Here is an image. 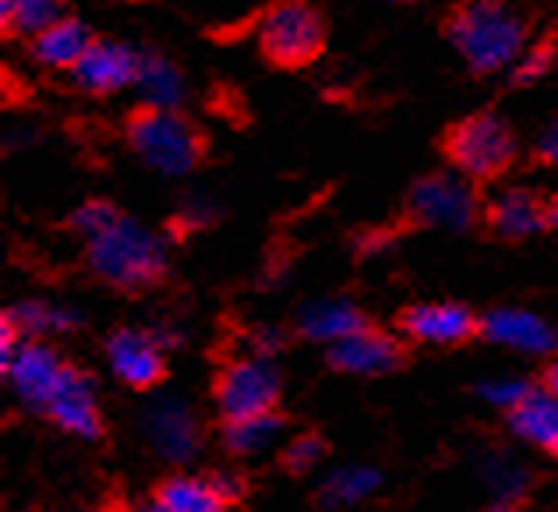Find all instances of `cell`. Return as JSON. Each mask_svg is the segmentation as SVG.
<instances>
[{"label":"cell","mask_w":558,"mask_h":512,"mask_svg":"<svg viewBox=\"0 0 558 512\" xmlns=\"http://www.w3.org/2000/svg\"><path fill=\"white\" fill-rule=\"evenodd\" d=\"M124 138L145 167L167 173V178H181V173L202 167L209 156V135L178 107L138 102L124 117Z\"/></svg>","instance_id":"obj_2"},{"label":"cell","mask_w":558,"mask_h":512,"mask_svg":"<svg viewBox=\"0 0 558 512\" xmlns=\"http://www.w3.org/2000/svg\"><path fill=\"white\" fill-rule=\"evenodd\" d=\"M481 216L498 241H523L548 227V198L531 187H509L484 205Z\"/></svg>","instance_id":"obj_16"},{"label":"cell","mask_w":558,"mask_h":512,"mask_svg":"<svg viewBox=\"0 0 558 512\" xmlns=\"http://www.w3.org/2000/svg\"><path fill=\"white\" fill-rule=\"evenodd\" d=\"M43 417H50L61 431L85 438V442L102 438V414H99V403H96L93 378L71 364L61 389L53 392V400L47 403V410H43Z\"/></svg>","instance_id":"obj_12"},{"label":"cell","mask_w":558,"mask_h":512,"mask_svg":"<svg viewBox=\"0 0 558 512\" xmlns=\"http://www.w3.org/2000/svg\"><path fill=\"white\" fill-rule=\"evenodd\" d=\"M368 329V318L361 315L357 304L329 297V301H307L298 315V332L312 343H340L347 336Z\"/></svg>","instance_id":"obj_17"},{"label":"cell","mask_w":558,"mask_h":512,"mask_svg":"<svg viewBox=\"0 0 558 512\" xmlns=\"http://www.w3.org/2000/svg\"><path fill=\"white\" fill-rule=\"evenodd\" d=\"M131 512H167L163 505H159L156 499L153 502H142V505H135V509H131Z\"/></svg>","instance_id":"obj_38"},{"label":"cell","mask_w":558,"mask_h":512,"mask_svg":"<svg viewBox=\"0 0 558 512\" xmlns=\"http://www.w3.org/2000/svg\"><path fill=\"white\" fill-rule=\"evenodd\" d=\"M400 329L414 343L457 346L481 332V318L466 304H414L403 307Z\"/></svg>","instance_id":"obj_13"},{"label":"cell","mask_w":558,"mask_h":512,"mask_svg":"<svg viewBox=\"0 0 558 512\" xmlns=\"http://www.w3.org/2000/svg\"><path fill=\"white\" fill-rule=\"evenodd\" d=\"M329 42V22L315 0H272L258 25V50L279 71L312 68Z\"/></svg>","instance_id":"obj_4"},{"label":"cell","mask_w":558,"mask_h":512,"mask_svg":"<svg viewBox=\"0 0 558 512\" xmlns=\"http://www.w3.org/2000/svg\"><path fill=\"white\" fill-rule=\"evenodd\" d=\"M378 488H381V474L375 466H340L318 488V502L322 509H350L368 499V495H375Z\"/></svg>","instance_id":"obj_24"},{"label":"cell","mask_w":558,"mask_h":512,"mask_svg":"<svg viewBox=\"0 0 558 512\" xmlns=\"http://www.w3.org/2000/svg\"><path fill=\"white\" fill-rule=\"evenodd\" d=\"M541 163H548V167H558V121H551L545 131H541V138H537V153H534Z\"/></svg>","instance_id":"obj_34"},{"label":"cell","mask_w":558,"mask_h":512,"mask_svg":"<svg viewBox=\"0 0 558 512\" xmlns=\"http://www.w3.org/2000/svg\"><path fill=\"white\" fill-rule=\"evenodd\" d=\"M548 227H558V187L548 195Z\"/></svg>","instance_id":"obj_36"},{"label":"cell","mask_w":558,"mask_h":512,"mask_svg":"<svg viewBox=\"0 0 558 512\" xmlns=\"http://www.w3.org/2000/svg\"><path fill=\"white\" fill-rule=\"evenodd\" d=\"M477 477L498 502H520L531 488V471L509 449H484L477 456Z\"/></svg>","instance_id":"obj_21"},{"label":"cell","mask_w":558,"mask_h":512,"mask_svg":"<svg viewBox=\"0 0 558 512\" xmlns=\"http://www.w3.org/2000/svg\"><path fill=\"white\" fill-rule=\"evenodd\" d=\"M124 212L117 209V205H110V202H102V198H93V202H82L75 212L68 216V230H75V233H82L85 241H93L96 233H102L110 223H117Z\"/></svg>","instance_id":"obj_28"},{"label":"cell","mask_w":558,"mask_h":512,"mask_svg":"<svg viewBox=\"0 0 558 512\" xmlns=\"http://www.w3.org/2000/svg\"><path fill=\"white\" fill-rule=\"evenodd\" d=\"M389 4H417V0H389Z\"/></svg>","instance_id":"obj_39"},{"label":"cell","mask_w":558,"mask_h":512,"mask_svg":"<svg viewBox=\"0 0 558 512\" xmlns=\"http://www.w3.org/2000/svg\"><path fill=\"white\" fill-rule=\"evenodd\" d=\"M481 336L488 343L520 350V354L548 357L558 350V329L548 326L545 318L534 312H520V307H498L481 318Z\"/></svg>","instance_id":"obj_15"},{"label":"cell","mask_w":558,"mask_h":512,"mask_svg":"<svg viewBox=\"0 0 558 512\" xmlns=\"http://www.w3.org/2000/svg\"><path fill=\"white\" fill-rule=\"evenodd\" d=\"M555 61H558V28H551L534 47H526L520 53V61L512 64L509 89H531V85H537L555 68Z\"/></svg>","instance_id":"obj_27"},{"label":"cell","mask_w":558,"mask_h":512,"mask_svg":"<svg viewBox=\"0 0 558 512\" xmlns=\"http://www.w3.org/2000/svg\"><path fill=\"white\" fill-rule=\"evenodd\" d=\"M96 36L89 33V25L78 19H61L50 25L47 33H39L36 39H28V57L43 68L53 71H71L78 64V57L89 50V42Z\"/></svg>","instance_id":"obj_19"},{"label":"cell","mask_w":558,"mask_h":512,"mask_svg":"<svg viewBox=\"0 0 558 512\" xmlns=\"http://www.w3.org/2000/svg\"><path fill=\"white\" fill-rule=\"evenodd\" d=\"M403 361H407L403 343L372 326L329 346V364L347 375H389L396 368H403Z\"/></svg>","instance_id":"obj_14"},{"label":"cell","mask_w":558,"mask_h":512,"mask_svg":"<svg viewBox=\"0 0 558 512\" xmlns=\"http://www.w3.org/2000/svg\"><path fill=\"white\" fill-rule=\"evenodd\" d=\"M283 435V417L276 414H255V417H238L223 424V446L238 456H255V452H266L279 442Z\"/></svg>","instance_id":"obj_25"},{"label":"cell","mask_w":558,"mask_h":512,"mask_svg":"<svg viewBox=\"0 0 558 512\" xmlns=\"http://www.w3.org/2000/svg\"><path fill=\"white\" fill-rule=\"evenodd\" d=\"M68 19V0H0V28L8 39H36Z\"/></svg>","instance_id":"obj_20"},{"label":"cell","mask_w":558,"mask_h":512,"mask_svg":"<svg viewBox=\"0 0 558 512\" xmlns=\"http://www.w3.org/2000/svg\"><path fill=\"white\" fill-rule=\"evenodd\" d=\"M481 512H520L517 502H492L488 509H481Z\"/></svg>","instance_id":"obj_37"},{"label":"cell","mask_w":558,"mask_h":512,"mask_svg":"<svg viewBox=\"0 0 558 512\" xmlns=\"http://www.w3.org/2000/svg\"><path fill=\"white\" fill-rule=\"evenodd\" d=\"M213 485H216V491L223 495V502L230 505V502H238L241 495H244V477L241 474H230V471H216L213 477Z\"/></svg>","instance_id":"obj_33"},{"label":"cell","mask_w":558,"mask_h":512,"mask_svg":"<svg viewBox=\"0 0 558 512\" xmlns=\"http://www.w3.org/2000/svg\"><path fill=\"white\" fill-rule=\"evenodd\" d=\"M534 386L531 382H520V378H495V382H481L477 386V397L488 400L492 406H502V410H512L526 392Z\"/></svg>","instance_id":"obj_31"},{"label":"cell","mask_w":558,"mask_h":512,"mask_svg":"<svg viewBox=\"0 0 558 512\" xmlns=\"http://www.w3.org/2000/svg\"><path fill=\"white\" fill-rule=\"evenodd\" d=\"M14 326H19L22 340H47V336H61L68 329L78 326V312L61 304H50V301H22L4 312Z\"/></svg>","instance_id":"obj_23"},{"label":"cell","mask_w":558,"mask_h":512,"mask_svg":"<svg viewBox=\"0 0 558 512\" xmlns=\"http://www.w3.org/2000/svg\"><path fill=\"white\" fill-rule=\"evenodd\" d=\"M89 244V269L124 294H142L167 276V244L135 219L121 216Z\"/></svg>","instance_id":"obj_3"},{"label":"cell","mask_w":558,"mask_h":512,"mask_svg":"<svg viewBox=\"0 0 558 512\" xmlns=\"http://www.w3.org/2000/svg\"><path fill=\"white\" fill-rule=\"evenodd\" d=\"M438 149H442V156L463 178L495 181L517 159V135H512L506 117H498L492 110H477L463 117V121H452L442 131V138H438Z\"/></svg>","instance_id":"obj_5"},{"label":"cell","mask_w":558,"mask_h":512,"mask_svg":"<svg viewBox=\"0 0 558 512\" xmlns=\"http://www.w3.org/2000/svg\"><path fill=\"white\" fill-rule=\"evenodd\" d=\"M138 68H142V50L96 36L68 75L75 82V89L85 96H110L128 89V85H138Z\"/></svg>","instance_id":"obj_9"},{"label":"cell","mask_w":558,"mask_h":512,"mask_svg":"<svg viewBox=\"0 0 558 512\" xmlns=\"http://www.w3.org/2000/svg\"><path fill=\"white\" fill-rule=\"evenodd\" d=\"M545 389H551L555 392V397H558V357L548 364V368H545Z\"/></svg>","instance_id":"obj_35"},{"label":"cell","mask_w":558,"mask_h":512,"mask_svg":"<svg viewBox=\"0 0 558 512\" xmlns=\"http://www.w3.org/2000/svg\"><path fill=\"white\" fill-rule=\"evenodd\" d=\"M283 340H287V336L279 332V329L258 326V329H252V336H247V346H252L255 357H272V354H279V350H283Z\"/></svg>","instance_id":"obj_32"},{"label":"cell","mask_w":558,"mask_h":512,"mask_svg":"<svg viewBox=\"0 0 558 512\" xmlns=\"http://www.w3.org/2000/svg\"><path fill=\"white\" fill-rule=\"evenodd\" d=\"M322 456H326V438H318V435H298L283 449V466H287L290 474H307L312 466L322 463Z\"/></svg>","instance_id":"obj_29"},{"label":"cell","mask_w":558,"mask_h":512,"mask_svg":"<svg viewBox=\"0 0 558 512\" xmlns=\"http://www.w3.org/2000/svg\"><path fill=\"white\" fill-rule=\"evenodd\" d=\"M163 343L156 332L145 329H117L107 340V361L113 375L128 389H153L167 378V357Z\"/></svg>","instance_id":"obj_11"},{"label":"cell","mask_w":558,"mask_h":512,"mask_svg":"<svg viewBox=\"0 0 558 512\" xmlns=\"http://www.w3.org/2000/svg\"><path fill=\"white\" fill-rule=\"evenodd\" d=\"M555 456H558V446H555Z\"/></svg>","instance_id":"obj_40"},{"label":"cell","mask_w":558,"mask_h":512,"mask_svg":"<svg viewBox=\"0 0 558 512\" xmlns=\"http://www.w3.org/2000/svg\"><path fill=\"white\" fill-rule=\"evenodd\" d=\"M219 216L216 202L209 195H187L181 202V212L173 216V233H187V230H205Z\"/></svg>","instance_id":"obj_30"},{"label":"cell","mask_w":558,"mask_h":512,"mask_svg":"<svg viewBox=\"0 0 558 512\" xmlns=\"http://www.w3.org/2000/svg\"><path fill=\"white\" fill-rule=\"evenodd\" d=\"M283 392V378L272 368L269 357H241L223 368L216 378V406L227 420L272 414Z\"/></svg>","instance_id":"obj_7"},{"label":"cell","mask_w":558,"mask_h":512,"mask_svg":"<svg viewBox=\"0 0 558 512\" xmlns=\"http://www.w3.org/2000/svg\"><path fill=\"white\" fill-rule=\"evenodd\" d=\"M506 414H509L512 435L537 449L555 452V446H558V397L551 389H531L517 406L506 410Z\"/></svg>","instance_id":"obj_18"},{"label":"cell","mask_w":558,"mask_h":512,"mask_svg":"<svg viewBox=\"0 0 558 512\" xmlns=\"http://www.w3.org/2000/svg\"><path fill=\"white\" fill-rule=\"evenodd\" d=\"M156 502L167 512H223L227 502L223 495L216 491L209 477H167L163 485L156 488Z\"/></svg>","instance_id":"obj_22"},{"label":"cell","mask_w":558,"mask_h":512,"mask_svg":"<svg viewBox=\"0 0 558 512\" xmlns=\"http://www.w3.org/2000/svg\"><path fill=\"white\" fill-rule=\"evenodd\" d=\"M68 368L71 364L57 354L53 346L39 340H22V346L14 350V357L4 371L11 378L14 392H19L22 406L33 410V414H43L47 403L53 400V392L61 389Z\"/></svg>","instance_id":"obj_10"},{"label":"cell","mask_w":558,"mask_h":512,"mask_svg":"<svg viewBox=\"0 0 558 512\" xmlns=\"http://www.w3.org/2000/svg\"><path fill=\"white\" fill-rule=\"evenodd\" d=\"M142 435L159 456L167 463H191L202 446V428L198 417L191 414V406L184 400L173 397H156L142 406L138 414Z\"/></svg>","instance_id":"obj_8"},{"label":"cell","mask_w":558,"mask_h":512,"mask_svg":"<svg viewBox=\"0 0 558 512\" xmlns=\"http://www.w3.org/2000/svg\"><path fill=\"white\" fill-rule=\"evenodd\" d=\"M138 89L145 93V102L156 107H178L184 99V78L167 57H159L153 50H142V68H138Z\"/></svg>","instance_id":"obj_26"},{"label":"cell","mask_w":558,"mask_h":512,"mask_svg":"<svg viewBox=\"0 0 558 512\" xmlns=\"http://www.w3.org/2000/svg\"><path fill=\"white\" fill-rule=\"evenodd\" d=\"M534 19L512 0H460L442 14V36L460 50L470 75L488 78L517 64Z\"/></svg>","instance_id":"obj_1"},{"label":"cell","mask_w":558,"mask_h":512,"mask_svg":"<svg viewBox=\"0 0 558 512\" xmlns=\"http://www.w3.org/2000/svg\"><path fill=\"white\" fill-rule=\"evenodd\" d=\"M481 202L474 187L452 173H428L410 184L403 216L410 227H442V230H470L481 216Z\"/></svg>","instance_id":"obj_6"}]
</instances>
